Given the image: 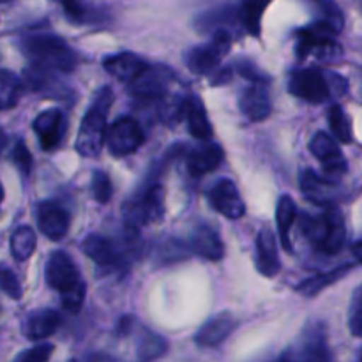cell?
I'll list each match as a JSON object with an SVG mask.
<instances>
[{"label": "cell", "mask_w": 362, "mask_h": 362, "mask_svg": "<svg viewBox=\"0 0 362 362\" xmlns=\"http://www.w3.org/2000/svg\"><path fill=\"white\" fill-rule=\"evenodd\" d=\"M45 279L49 288L60 293L83 283L80 278V269L66 251H55L49 255L45 267Z\"/></svg>", "instance_id": "obj_9"}, {"label": "cell", "mask_w": 362, "mask_h": 362, "mask_svg": "<svg viewBox=\"0 0 362 362\" xmlns=\"http://www.w3.org/2000/svg\"><path fill=\"white\" fill-rule=\"evenodd\" d=\"M300 230H303V233L308 237V240H310L313 246H317L318 250H322V246H324L329 233L327 211L320 216H310V214L300 216Z\"/></svg>", "instance_id": "obj_30"}, {"label": "cell", "mask_w": 362, "mask_h": 362, "mask_svg": "<svg viewBox=\"0 0 362 362\" xmlns=\"http://www.w3.org/2000/svg\"><path fill=\"white\" fill-rule=\"evenodd\" d=\"M329 126L334 133V138L341 144H350L352 141V122L349 115L339 105H334L329 108Z\"/></svg>", "instance_id": "obj_33"}, {"label": "cell", "mask_w": 362, "mask_h": 362, "mask_svg": "<svg viewBox=\"0 0 362 362\" xmlns=\"http://www.w3.org/2000/svg\"><path fill=\"white\" fill-rule=\"evenodd\" d=\"M187 129L198 140H209L212 136V126L209 120L207 110L198 98H187L186 101Z\"/></svg>", "instance_id": "obj_24"}, {"label": "cell", "mask_w": 362, "mask_h": 362, "mask_svg": "<svg viewBox=\"0 0 362 362\" xmlns=\"http://www.w3.org/2000/svg\"><path fill=\"white\" fill-rule=\"evenodd\" d=\"M290 94L311 105H322L331 98V85L324 71L318 67H304L296 71L288 81Z\"/></svg>", "instance_id": "obj_6"}, {"label": "cell", "mask_w": 362, "mask_h": 362, "mask_svg": "<svg viewBox=\"0 0 362 362\" xmlns=\"http://www.w3.org/2000/svg\"><path fill=\"white\" fill-rule=\"evenodd\" d=\"M113 103V94L108 87H103L95 95L94 103L88 108L87 115L81 120L74 147L85 158H98L106 141V117Z\"/></svg>", "instance_id": "obj_1"}, {"label": "cell", "mask_w": 362, "mask_h": 362, "mask_svg": "<svg viewBox=\"0 0 362 362\" xmlns=\"http://www.w3.org/2000/svg\"><path fill=\"white\" fill-rule=\"evenodd\" d=\"M352 253L354 257H356L357 262H361L362 264V240H359V243H356L352 246Z\"/></svg>", "instance_id": "obj_46"}, {"label": "cell", "mask_w": 362, "mask_h": 362, "mask_svg": "<svg viewBox=\"0 0 362 362\" xmlns=\"http://www.w3.org/2000/svg\"><path fill=\"white\" fill-rule=\"evenodd\" d=\"M214 73L216 74L212 76L211 85H223V83H228V81L232 80L233 69L230 66H225V67H219V69H216Z\"/></svg>", "instance_id": "obj_44"}, {"label": "cell", "mask_w": 362, "mask_h": 362, "mask_svg": "<svg viewBox=\"0 0 362 362\" xmlns=\"http://www.w3.org/2000/svg\"><path fill=\"white\" fill-rule=\"evenodd\" d=\"M23 94V81L11 73L9 69H2L0 74V106L4 110L14 108Z\"/></svg>", "instance_id": "obj_32"}, {"label": "cell", "mask_w": 362, "mask_h": 362, "mask_svg": "<svg viewBox=\"0 0 362 362\" xmlns=\"http://www.w3.org/2000/svg\"><path fill=\"white\" fill-rule=\"evenodd\" d=\"M237 327V318L230 311H221L218 315H212L204 325L197 331L194 341L204 349H214L221 345L226 338H230Z\"/></svg>", "instance_id": "obj_15"}, {"label": "cell", "mask_w": 362, "mask_h": 362, "mask_svg": "<svg viewBox=\"0 0 362 362\" xmlns=\"http://www.w3.org/2000/svg\"><path fill=\"white\" fill-rule=\"evenodd\" d=\"M172 71L166 69V67L148 66L147 71H145L140 78H136L133 83H129L131 94L136 99H140V101H159V99L165 98L166 92H168V85L170 81H172Z\"/></svg>", "instance_id": "obj_10"}, {"label": "cell", "mask_w": 362, "mask_h": 362, "mask_svg": "<svg viewBox=\"0 0 362 362\" xmlns=\"http://www.w3.org/2000/svg\"><path fill=\"white\" fill-rule=\"evenodd\" d=\"M225 159L221 145L218 144H204L200 147L193 148L186 158L187 172L193 177H204L207 173L214 172Z\"/></svg>", "instance_id": "obj_20"}, {"label": "cell", "mask_w": 362, "mask_h": 362, "mask_svg": "<svg viewBox=\"0 0 362 362\" xmlns=\"http://www.w3.org/2000/svg\"><path fill=\"white\" fill-rule=\"evenodd\" d=\"M239 108L246 119L262 122L271 115L272 101L265 81H251L239 98Z\"/></svg>", "instance_id": "obj_14"}, {"label": "cell", "mask_w": 362, "mask_h": 362, "mask_svg": "<svg viewBox=\"0 0 362 362\" xmlns=\"http://www.w3.org/2000/svg\"><path fill=\"white\" fill-rule=\"evenodd\" d=\"M257 269L265 278H274L281 271L278 243L269 228H262L257 235Z\"/></svg>", "instance_id": "obj_18"}, {"label": "cell", "mask_w": 362, "mask_h": 362, "mask_svg": "<svg viewBox=\"0 0 362 362\" xmlns=\"http://www.w3.org/2000/svg\"><path fill=\"white\" fill-rule=\"evenodd\" d=\"M11 161L14 163V166H16L18 172L21 173V177L30 175L32 154L28 152L25 141L20 140V138H18L16 144H14V147H13V151H11Z\"/></svg>", "instance_id": "obj_36"}, {"label": "cell", "mask_w": 362, "mask_h": 362, "mask_svg": "<svg viewBox=\"0 0 362 362\" xmlns=\"http://www.w3.org/2000/svg\"><path fill=\"white\" fill-rule=\"evenodd\" d=\"M168 352V341L158 332L147 327L138 329L136 334V357L140 361H156Z\"/></svg>", "instance_id": "obj_25"}, {"label": "cell", "mask_w": 362, "mask_h": 362, "mask_svg": "<svg viewBox=\"0 0 362 362\" xmlns=\"http://www.w3.org/2000/svg\"><path fill=\"white\" fill-rule=\"evenodd\" d=\"M352 267H354L352 264L341 265V267H336V269H332V271L324 272V274L306 279V281H303L297 285V292L303 293V296H306V297L318 296L322 290L327 288V286H331V285H334V283L339 281L343 276L349 274V272L352 271Z\"/></svg>", "instance_id": "obj_28"}, {"label": "cell", "mask_w": 362, "mask_h": 362, "mask_svg": "<svg viewBox=\"0 0 362 362\" xmlns=\"http://www.w3.org/2000/svg\"><path fill=\"white\" fill-rule=\"evenodd\" d=\"M237 71H239V74H243V76L247 78L250 81H265V83H269V81H271L267 76H265L264 71H260L257 66H255V64L247 62V60L239 62Z\"/></svg>", "instance_id": "obj_40"}, {"label": "cell", "mask_w": 362, "mask_h": 362, "mask_svg": "<svg viewBox=\"0 0 362 362\" xmlns=\"http://www.w3.org/2000/svg\"><path fill=\"white\" fill-rule=\"evenodd\" d=\"M327 78L332 95H345V92L349 90V81L336 73H327Z\"/></svg>", "instance_id": "obj_42"}, {"label": "cell", "mask_w": 362, "mask_h": 362, "mask_svg": "<svg viewBox=\"0 0 362 362\" xmlns=\"http://www.w3.org/2000/svg\"><path fill=\"white\" fill-rule=\"evenodd\" d=\"M310 151L322 163V168H324V173L327 179L336 180L346 173L345 156L339 151L336 138H332L325 131H318L311 138Z\"/></svg>", "instance_id": "obj_8"}, {"label": "cell", "mask_w": 362, "mask_h": 362, "mask_svg": "<svg viewBox=\"0 0 362 362\" xmlns=\"http://www.w3.org/2000/svg\"><path fill=\"white\" fill-rule=\"evenodd\" d=\"M336 34L325 21H317L311 27L300 28L297 32V55L300 59L315 57L320 62H336L343 55L341 46L336 42Z\"/></svg>", "instance_id": "obj_4"}, {"label": "cell", "mask_w": 362, "mask_h": 362, "mask_svg": "<svg viewBox=\"0 0 362 362\" xmlns=\"http://www.w3.org/2000/svg\"><path fill=\"white\" fill-rule=\"evenodd\" d=\"M271 0H240L239 7V21L240 27L251 35H260L262 16H264L265 7L269 6Z\"/></svg>", "instance_id": "obj_29"}, {"label": "cell", "mask_w": 362, "mask_h": 362, "mask_svg": "<svg viewBox=\"0 0 362 362\" xmlns=\"http://www.w3.org/2000/svg\"><path fill=\"white\" fill-rule=\"evenodd\" d=\"M166 193L161 184H147L140 193L122 205L126 228L140 230L148 223L161 221L165 216Z\"/></svg>", "instance_id": "obj_3"}, {"label": "cell", "mask_w": 362, "mask_h": 362, "mask_svg": "<svg viewBox=\"0 0 362 362\" xmlns=\"http://www.w3.org/2000/svg\"><path fill=\"white\" fill-rule=\"evenodd\" d=\"M60 6L64 7L67 16L74 21H81L85 18V9L80 0H59Z\"/></svg>", "instance_id": "obj_41"}, {"label": "cell", "mask_w": 362, "mask_h": 362, "mask_svg": "<svg viewBox=\"0 0 362 362\" xmlns=\"http://www.w3.org/2000/svg\"><path fill=\"white\" fill-rule=\"evenodd\" d=\"M92 194H94V200L99 204H108L113 197V186L110 177L105 172H94L92 173V182H90Z\"/></svg>", "instance_id": "obj_35"}, {"label": "cell", "mask_w": 362, "mask_h": 362, "mask_svg": "<svg viewBox=\"0 0 362 362\" xmlns=\"http://www.w3.org/2000/svg\"><path fill=\"white\" fill-rule=\"evenodd\" d=\"M232 37L228 30H216L214 35L209 42L200 46H194L186 57L187 69L194 74H212L216 69H219V64L228 53Z\"/></svg>", "instance_id": "obj_5"}, {"label": "cell", "mask_w": 362, "mask_h": 362, "mask_svg": "<svg viewBox=\"0 0 362 362\" xmlns=\"http://www.w3.org/2000/svg\"><path fill=\"white\" fill-rule=\"evenodd\" d=\"M350 332L357 338H362V300L356 306V310H352V315H350L349 320Z\"/></svg>", "instance_id": "obj_43"}, {"label": "cell", "mask_w": 362, "mask_h": 362, "mask_svg": "<svg viewBox=\"0 0 362 362\" xmlns=\"http://www.w3.org/2000/svg\"><path fill=\"white\" fill-rule=\"evenodd\" d=\"M189 250L191 253L211 262H219L225 257V244H223L221 237L207 225H198L191 232Z\"/></svg>", "instance_id": "obj_19"}, {"label": "cell", "mask_w": 362, "mask_h": 362, "mask_svg": "<svg viewBox=\"0 0 362 362\" xmlns=\"http://www.w3.org/2000/svg\"><path fill=\"white\" fill-rule=\"evenodd\" d=\"M209 202L212 207L228 219H240L246 214V205L239 189L230 179H221L209 191Z\"/></svg>", "instance_id": "obj_11"}, {"label": "cell", "mask_w": 362, "mask_h": 362, "mask_svg": "<svg viewBox=\"0 0 362 362\" xmlns=\"http://www.w3.org/2000/svg\"><path fill=\"white\" fill-rule=\"evenodd\" d=\"M60 315L55 310H37L25 320V336L32 341L49 338L59 329Z\"/></svg>", "instance_id": "obj_22"}, {"label": "cell", "mask_w": 362, "mask_h": 362, "mask_svg": "<svg viewBox=\"0 0 362 362\" xmlns=\"http://www.w3.org/2000/svg\"><path fill=\"white\" fill-rule=\"evenodd\" d=\"M103 67L106 69V73H110L117 80L133 83L136 78H140L147 71L148 66L136 53L122 52L119 55L106 57L105 62H103Z\"/></svg>", "instance_id": "obj_17"}, {"label": "cell", "mask_w": 362, "mask_h": 362, "mask_svg": "<svg viewBox=\"0 0 362 362\" xmlns=\"http://www.w3.org/2000/svg\"><path fill=\"white\" fill-rule=\"evenodd\" d=\"M23 52L32 64L55 73H71L78 62L76 53L67 42L52 34H32L23 37Z\"/></svg>", "instance_id": "obj_2"}, {"label": "cell", "mask_w": 362, "mask_h": 362, "mask_svg": "<svg viewBox=\"0 0 362 362\" xmlns=\"http://www.w3.org/2000/svg\"><path fill=\"white\" fill-rule=\"evenodd\" d=\"M0 285H2V292L6 293L9 299L20 300L21 296H23L21 283L18 281L16 274H14L9 267H6V265L2 267V274H0Z\"/></svg>", "instance_id": "obj_38"}, {"label": "cell", "mask_w": 362, "mask_h": 362, "mask_svg": "<svg viewBox=\"0 0 362 362\" xmlns=\"http://www.w3.org/2000/svg\"><path fill=\"white\" fill-rule=\"evenodd\" d=\"M331 352L327 346V336H325V325L320 322L308 324L306 331L303 332V343H300V354L297 359L306 361H329Z\"/></svg>", "instance_id": "obj_21"}, {"label": "cell", "mask_w": 362, "mask_h": 362, "mask_svg": "<svg viewBox=\"0 0 362 362\" xmlns=\"http://www.w3.org/2000/svg\"><path fill=\"white\" fill-rule=\"evenodd\" d=\"M53 354V345L49 343H42V345L34 346V349L27 350V352H21L16 356V361L23 362H46L52 357Z\"/></svg>", "instance_id": "obj_39"}, {"label": "cell", "mask_w": 362, "mask_h": 362, "mask_svg": "<svg viewBox=\"0 0 362 362\" xmlns=\"http://www.w3.org/2000/svg\"><path fill=\"white\" fill-rule=\"evenodd\" d=\"M141 144H144V131L133 117H119L110 126L108 134H106L110 154L115 158L133 154L140 148Z\"/></svg>", "instance_id": "obj_7"}, {"label": "cell", "mask_w": 362, "mask_h": 362, "mask_svg": "<svg viewBox=\"0 0 362 362\" xmlns=\"http://www.w3.org/2000/svg\"><path fill=\"white\" fill-rule=\"evenodd\" d=\"M300 189H303L304 197L313 204L320 205V207H329V205L336 204L338 198V186L334 180L327 179V177H318L313 170H306L300 175Z\"/></svg>", "instance_id": "obj_16"}, {"label": "cell", "mask_w": 362, "mask_h": 362, "mask_svg": "<svg viewBox=\"0 0 362 362\" xmlns=\"http://www.w3.org/2000/svg\"><path fill=\"white\" fill-rule=\"evenodd\" d=\"M134 324H136V322H134L133 317H122L119 320V324H117L115 334L119 336V338H122V336H129L131 332H133Z\"/></svg>", "instance_id": "obj_45"}, {"label": "cell", "mask_w": 362, "mask_h": 362, "mask_svg": "<svg viewBox=\"0 0 362 362\" xmlns=\"http://www.w3.org/2000/svg\"><path fill=\"white\" fill-rule=\"evenodd\" d=\"M325 211H327V216H329V233L320 251H324V253H329V255H334L338 253V251L343 247V244H345V239H346L345 219H343L341 211H339L336 205H329V207H325Z\"/></svg>", "instance_id": "obj_27"}, {"label": "cell", "mask_w": 362, "mask_h": 362, "mask_svg": "<svg viewBox=\"0 0 362 362\" xmlns=\"http://www.w3.org/2000/svg\"><path fill=\"white\" fill-rule=\"evenodd\" d=\"M32 127L37 134L41 147L49 152L62 144L66 133V115L59 108H49L35 117Z\"/></svg>", "instance_id": "obj_12"}, {"label": "cell", "mask_w": 362, "mask_h": 362, "mask_svg": "<svg viewBox=\"0 0 362 362\" xmlns=\"http://www.w3.org/2000/svg\"><path fill=\"white\" fill-rule=\"evenodd\" d=\"M37 226L49 240H60L67 235L71 226L69 212L55 202H41L37 205Z\"/></svg>", "instance_id": "obj_13"}, {"label": "cell", "mask_w": 362, "mask_h": 362, "mask_svg": "<svg viewBox=\"0 0 362 362\" xmlns=\"http://www.w3.org/2000/svg\"><path fill=\"white\" fill-rule=\"evenodd\" d=\"M37 246V237L30 226H20L11 235V255L18 262H25L34 255Z\"/></svg>", "instance_id": "obj_31"}, {"label": "cell", "mask_w": 362, "mask_h": 362, "mask_svg": "<svg viewBox=\"0 0 362 362\" xmlns=\"http://www.w3.org/2000/svg\"><path fill=\"white\" fill-rule=\"evenodd\" d=\"M85 296H87V286H85V283H80V285L74 286V288L60 293V300H62L64 310L69 311V313H78V311L81 310V306H83Z\"/></svg>", "instance_id": "obj_37"}, {"label": "cell", "mask_w": 362, "mask_h": 362, "mask_svg": "<svg viewBox=\"0 0 362 362\" xmlns=\"http://www.w3.org/2000/svg\"><path fill=\"white\" fill-rule=\"evenodd\" d=\"M313 4L320 13L322 21H325L336 34H339L345 27V16H343V11L339 9L338 4L334 0H313Z\"/></svg>", "instance_id": "obj_34"}, {"label": "cell", "mask_w": 362, "mask_h": 362, "mask_svg": "<svg viewBox=\"0 0 362 362\" xmlns=\"http://www.w3.org/2000/svg\"><path fill=\"white\" fill-rule=\"evenodd\" d=\"M81 251L90 258L92 262H95L98 265L103 267H110V265H117L120 262V253L115 247V244L112 240H108L106 237L98 235V233H92L81 244Z\"/></svg>", "instance_id": "obj_23"}, {"label": "cell", "mask_w": 362, "mask_h": 362, "mask_svg": "<svg viewBox=\"0 0 362 362\" xmlns=\"http://www.w3.org/2000/svg\"><path fill=\"white\" fill-rule=\"evenodd\" d=\"M297 219V207L292 197L285 194L279 198L278 209H276V223H278L279 239L286 253H292V243H290V230Z\"/></svg>", "instance_id": "obj_26"}, {"label": "cell", "mask_w": 362, "mask_h": 362, "mask_svg": "<svg viewBox=\"0 0 362 362\" xmlns=\"http://www.w3.org/2000/svg\"><path fill=\"white\" fill-rule=\"evenodd\" d=\"M361 361H362V354H361Z\"/></svg>", "instance_id": "obj_47"}]
</instances>
